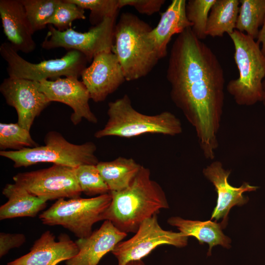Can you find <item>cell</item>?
I'll list each match as a JSON object with an SVG mask.
<instances>
[{
  "label": "cell",
  "mask_w": 265,
  "mask_h": 265,
  "mask_svg": "<svg viewBox=\"0 0 265 265\" xmlns=\"http://www.w3.org/2000/svg\"><path fill=\"white\" fill-rule=\"evenodd\" d=\"M166 77L172 102L194 128L204 157L213 159L223 112L224 73L216 55L191 27L174 41Z\"/></svg>",
  "instance_id": "6da1fadb"
},
{
  "label": "cell",
  "mask_w": 265,
  "mask_h": 265,
  "mask_svg": "<svg viewBox=\"0 0 265 265\" xmlns=\"http://www.w3.org/2000/svg\"><path fill=\"white\" fill-rule=\"evenodd\" d=\"M111 201L102 216L120 231L135 233L145 219L169 205L162 188L151 179L150 171L141 166L131 185L119 191H110Z\"/></svg>",
  "instance_id": "7a4b0ae2"
},
{
  "label": "cell",
  "mask_w": 265,
  "mask_h": 265,
  "mask_svg": "<svg viewBox=\"0 0 265 265\" xmlns=\"http://www.w3.org/2000/svg\"><path fill=\"white\" fill-rule=\"evenodd\" d=\"M150 25L136 15L122 13L116 22L112 52L120 64L126 80L147 76L160 59L149 37Z\"/></svg>",
  "instance_id": "3957f363"
},
{
  "label": "cell",
  "mask_w": 265,
  "mask_h": 265,
  "mask_svg": "<svg viewBox=\"0 0 265 265\" xmlns=\"http://www.w3.org/2000/svg\"><path fill=\"white\" fill-rule=\"evenodd\" d=\"M106 125L94 134L96 138H130L146 133L175 136L182 132L181 122L174 114L169 111L153 115L141 113L134 108L126 94L108 103Z\"/></svg>",
  "instance_id": "277c9868"
},
{
  "label": "cell",
  "mask_w": 265,
  "mask_h": 265,
  "mask_svg": "<svg viewBox=\"0 0 265 265\" xmlns=\"http://www.w3.org/2000/svg\"><path fill=\"white\" fill-rule=\"evenodd\" d=\"M229 35L234 44L239 76L229 81L226 89L238 105L250 106L262 102L265 56L260 45L252 37L236 29Z\"/></svg>",
  "instance_id": "5b68a950"
},
{
  "label": "cell",
  "mask_w": 265,
  "mask_h": 265,
  "mask_svg": "<svg viewBox=\"0 0 265 265\" xmlns=\"http://www.w3.org/2000/svg\"><path fill=\"white\" fill-rule=\"evenodd\" d=\"M44 142V145L20 151H0V156L12 160L15 168L44 162L76 168L84 164L97 165L99 162L95 155L97 147L92 142L73 144L56 131L48 132Z\"/></svg>",
  "instance_id": "8992f818"
},
{
  "label": "cell",
  "mask_w": 265,
  "mask_h": 265,
  "mask_svg": "<svg viewBox=\"0 0 265 265\" xmlns=\"http://www.w3.org/2000/svg\"><path fill=\"white\" fill-rule=\"evenodd\" d=\"M111 201L110 193L88 198L79 197L57 200L39 218L43 224L59 225L79 238L88 237L93 225L102 216Z\"/></svg>",
  "instance_id": "52a82bcc"
},
{
  "label": "cell",
  "mask_w": 265,
  "mask_h": 265,
  "mask_svg": "<svg viewBox=\"0 0 265 265\" xmlns=\"http://www.w3.org/2000/svg\"><path fill=\"white\" fill-rule=\"evenodd\" d=\"M0 54L7 63L6 71L9 77L38 82L62 76L79 78L88 62L81 53L70 50L61 58L33 63L21 57L8 42L1 44Z\"/></svg>",
  "instance_id": "ba28073f"
},
{
  "label": "cell",
  "mask_w": 265,
  "mask_h": 265,
  "mask_svg": "<svg viewBox=\"0 0 265 265\" xmlns=\"http://www.w3.org/2000/svg\"><path fill=\"white\" fill-rule=\"evenodd\" d=\"M117 16L105 19L85 32L76 31L72 28L60 31L49 25L41 47L45 50L63 48L69 51H77L90 62L100 53L112 52Z\"/></svg>",
  "instance_id": "9c48e42d"
},
{
  "label": "cell",
  "mask_w": 265,
  "mask_h": 265,
  "mask_svg": "<svg viewBox=\"0 0 265 265\" xmlns=\"http://www.w3.org/2000/svg\"><path fill=\"white\" fill-rule=\"evenodd\" d=\"M14 183L46 201L79 197L82 192L75 168L58 164L42 169L19 173Z\"/></svg>",
  "instance_id": "30bf717a"
},
{
  "label": "cell",
  "mask_w": 265,
  "mask_h": 265,
  "mask_svg": "<svg viewBox=\"0 0 265 265\" xmlns=\"http://www.w3.org/2000/svg\"><path fill=\"white\" fill-rule=\"evenodd\" d=\"M187 240L188 237L181 232L163 229L155 214L142 222L132 237L118 243L111 253L117 259L118 265H125L130 261L142 260L160 245L183 247L187 245Z\"/></svg>",
  "instance_id": "8fae6325"
},
{
  "label": "cell",
  "mask_w": 265,
  "mask_h": 265,
  "mask_svg": "<svg viewBox=\"0 0 265 265\" xmlns=\"http://www.w3.org/2000/svg\"><path fill=\"white\" fill-rule=\"evenodd\" d=\"M0 91L7 104L16 109L17 123L29 131L35 119L51 103L40 90L39 82L26 79L8 77Z\"/></svg>",
  "instance_id": "7c38bea8"
},
{
  "label": "cell",
  "mask_w": 265,
  "mask_h": 265,
  "mask_svg": "<svg viewBox=\"0 0 265 265\" xmlns=\"http://www.w3.org/2000/svg\"><path fill=\"white\" fill-rule=\"evenodd\" d=\"M40 90L51 102H57L69 106L73 110L71 121L74 125L85 119L96 124L98 119L91 111L89 93L82 81L76 77L43 80L39 82Z\"/></svg>",
  "instance_id": "4fadbf2b"
},
{
  "label": "cell",
  "mask_w": 265,
  "mask_h": 265,
  "mask_svg": "<svg viewBox=\"0 0 265 265\" xmlns=\"http://www.w3.org/2000/svg\"><path fill=\"white\" fill-rule=\"evenodd\" d=\"M80 77L90 99L95 102L105 101L126 80L122 67L112 52L95 56Z\"/></svg>",
  "instance_id": "5bb4252c"
},
{
  "label": "cell",
  "mask_w": 265,
  "mask_h": 265,
  "mask_svg": "<svg viewBox=\"0 0 265 265\" xmlns=\"http://www.w3.org/2000/svg\"><path fill=\"white\" fill-rule=\"evenodd\" d=\"M203 172L214 186L217 193V204L211 219L215 218V221L222 218L221 223L225 227L230 209L235 205L241 206L248 202V198L244 196L243 193L256 191L259 187L246 182L238 187L231 186L228 182L231 171L225 170L220 161L212 162L203 169Z\"/></svg>",
  "instance_id": "9a60e30c"
},
{
  "label": "cell",
  "mask_w": 265,
  "mask_h": 265,
  "mask_svg": "<svg viewBox=\"0 0 265 265\" xmlns=\"http://www.w3.org/2000/svg\"><path fill=\"white\" fill-rule=\"evenodd\" d=\"M79 252L75 243L66 234H61L58 240L50 231L36 239L30 251L9 262L7 265H57L76 256Z\"/></svg>",
  "instance_id": "2e32d148"
},
{
  "label": "cell",
  "mask_w": 265,
  "mask_h": 265,
  "mask_svg": "<svg viewBox=\"0 0 265 265\" xmlns=\"http://www.w3.org/2000/svg\"><path fill=\"white\" fill-rule=\"evenodd\" d=\"M127 234L120 231L109 220H105L101 227L88 237L76 241L79 252L66 261L67 265H97L101 259L111 252Z\"/></svg>",
  "instance_id": "e0dca14e"
},
{
  "label": "cell",
  "mask_w": 265,
  "mask_h": 265,
  "mask_svg": "<svg viewBox=\"0 0 265 265\" xmlns=\"http://www.w3.org/2000/svg\"><path fill=\"white\" fill-rule=\"evenodd\" d=\"M0 15L4 33L12 48L25 53L32 52L36 44L21 0H0Z\"/></svg>",
  "instance_id": "ac0fdd59"
},
{
  "label": "cell",
  "mask_w": 265,
  "mask_h": 265,
  "mask_svg": "<svg viewBox=\"0 0 265 265\" xmlns=\"http://www.w3.org/2000/svg\"><path fill=\"white\" fill-rule=\"evenodd\" d=\"M186 0H172L161 14L157 26L149 32L160 59L166 56L167 46L172 36L192 26L186 15Z\"/></svg>",
  "instance_id": "d6986e66"
},
{
  "label": "cell",
  "mask_w": 265,
  "mask_h": 265,
  "mask_svg": "<svg viewBox=\"0 0 265 265\" xmlns=\"http://www.w3.org/2000/svg\"><path fill=\"white\" fill-rule=\"evenodd\" d=\"M2 193L8 200L0 207L1 220L17 217H34L47 206V201L31 194L15 183L6 184Z\"/></svg>",
  "instance_id": "ffe728a7"
},
{
  "label": "cell",
  "mask_w": 265,
  "mask_h": 265,
  "mask_svg": "<svg viewBox=\"0 0 265 265\" xmlns=\"http://www.w3.org/2000/svg\"><path fill=\"white\" fill-rule=\"evenodd\" d=\"M170 225L176 226L181 232L187 237L192 236L196 238L200 244L205 242L209 244L207 253L210 256L212 249L217 245L230 248L231 239L224 235L222 229L225 228L222 223L219 224L211 220L200 221L185 219L180 217H171L167 220Z\"/></svg>",
  "instance_id": "44dd1931"
},
{
  "label": "cell",
  "mask_w": 265,
  "mask_h": 265,
  "mask_svg": "<svg viewBox=\"0 0 265 265\" xmlns=\"http://www.w3.org/2000/svg\"><path fill=\"white\" fill-rule=\"evenodd\" d=\"M96 166L110 191H119L129 186L142 165L132 158L118 157L99 162Z\"/></svg>",
  "instance_id": "7402d4cb"
},
{
  "label": "cell",
  "mask_w": 265,
  "mask_h": 265,
  "mask_svg": "<svg viewBox=\"0 0 265 265\" xmlns=\"http://www.w3.org/2000/svg\"><path fill=\"white\" fill-rule=\"evenodd\" d=\"M239 0H216L209 13L206 34L212 37L229 35L236 29Z\"/></svg>",
  "instance_id": "603a6c76"
},
{
  "label": "cell",
  "mask_w": 265,
  "mask_h": 265,
  "mask_svg": "<svg viewBox=\"0 0 265 265\" xmlns=\"http://www.w3.org/2000/svg\"><path fill=\"white\" fill-rule=\"evenodd\" d=\"M236 29L257 39L265 19V0H239Z\"/></svg>",
  "instance_id": "cb8c5ba5"
},
{
  "label": "cell",
  "mask_w": 265,
  "mask_h": 265,
  "mask_svg": "<svg viewBox=\"0 0 265 265\" xmlns=\"http://www.w3.org/2000/svg\"><path fill=\"white\" fill-rule=\"evenodd\" d=\"M39 146L32 138L30 131L16 123H0V149L20 151Z\"/></svg>",
  "instance_id": "d4e9b609"
},
{
  "label": "cell",
  "mask_w": 265,
  "mask_h": 265,
  "mask_svg": "<svg viewBox=\"0 0 265 265\" xmlns=\"http://www.w3.org/2000/svg\"><path fill=\"white\" fill-rule=\"evenodd\" d=\"M59 0H21L32 32L46 27Z\"/></svg>",
  "instance_id": "484cf974"
},
{
  "label": "cell",
  "mask_w": 265,
  "mask_h": 265,
  "mask_svg": "<svg viewBox=\"0 0 265 265\" xmlns=\"http://www.w3.org/2000/svg\"><path fill=\"white\" fill-rule=\"evenodd\" d=\"M76 178L81 192L88 196L103 195L110 190L96 165L84 164L75 168Z\"/></svg>",
  "instance_id": "4316f807"
},
{
  "label": "cell",
  "mask_w": 265,
  "mask_h": 265,
  "mask_svg": "<svg viewBox=\"0 0 265 265\" xmlns=\"http://www.w3.org/2000/svg\"><path fill=\"white\" fill-rule=\"evenodd\" d=\"M216 0H189L186 4V15L192 24L191 29L200 40L207 36V25L211 9Z\"/></svg>",
  "instance_id": "83f0119b"
},
{
  "label": "cell",
  "mask_w": 265,
  "mask_h": 265,
  "mask_svg": "<svg viewBox=\"0 0 265 265\" xmlns=\"http://www.w3.org/2000/svg\"><path fill=\"white\" fill-rule=\"evenodd\" d=\"M85 19L84 9L69 0H59L47 25H52L57 30L64 31L71 28L75 20Z\"/></svg>",
  "instance_id": "f1b7e54d"
},
{
  "label": "cell",
  "mask_w": 265,
  "mask_h": 265,
  "mask_svg": "<svg viewBox=\"0 0 265 265\" xmlns=\"http://www.w3.org/2000/svg\"><path fill=\"white\" fill-rule=\"evenodd\" d=\"M83 9L90 11L89 21L95 26L105 19L117 16L118 0H69Z\"/></svg>",
  "instance_id": "f546056e"
},
{
  "label": "cell",
  "mask_w": 265,
  "mask_h": 265,
  "mask_svg": "<svg viewBox=\"0 0 265 265\" xmlns=\"http://www.w3.org/2000/svg\"><path fill=\"white\" fill-rule=\"evenodd\" d=\"M164 0H118L119 9L124 6L134 7L139 13L152 15L159 12Z\"/></svg>",
  "instance_id": "4dcf8cb0"
},
{
  "label": "cell",
  "mask_w": 265,
  "mask_h": 265,
  "mask_svg": "<svg viewBox=\"0 0 265 265\" xmlns=\"http://www.w3.org/2000/svg\"><path fill=\"white\" fill-rule=\"evenodd\" d=\"M26 240L23 234L0 233V257L5 255L10 250L22 245Z\"/></svg>",
  "instance_id": "1f68e13d"
},
{
  "label": "cell",
  "mask_w": 265,
  "mask_h": 265,
  "mask_svg": "<svg viewBox=\"0 0 265 265\" xmlns=\"http://www.w3.org/2000/svg\"><path fill=\"white\" fill-rule=\"evenodd\" d=\"M256 42L260 45V44L262 45L261 51L265 56V19L264 24L260 29Z\"/></svg>",
  "instance_id": "d6a6232c"
},
{
  "label": "cell",
  "mask_w": 265,
  "mask_h": 265,
  "mask_svg": "<svg viewBox=\"0 0 265 265\" xmlns=\"http://www.w3.org/2000/svg\"><path fill=\"white\" fill-rule=\"evenodd\" d=\"M125 265H146L144 262L140 260L132 261L128 262Z\"/></svg>",
  "instance_id": "836d02e7"
},
{
  "label": "cell",
  "mask_w": 265,
  "mask_h": 265,
  "mask_svg": "<svg viewBox=\"0 0 265 265\" xmlns=\"http://www.w3.org/2000/svg\"><path fill=\"white\" fill-rule=\"evenodd\" d=\"M263 96L262 102L265 106V80L263 81Z\"/></svg>",
  "instance_id": "e575fe53"
}]
</instances>
